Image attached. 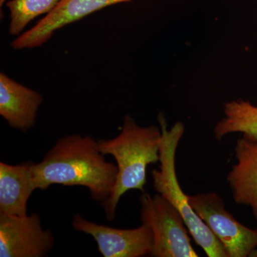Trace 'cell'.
<instances>
[{"label":"cell","mask_w":257,"mask_h":257,"mask_svg":"<svg viewBox=\"0 0 257 257\" xmlns=\"http://www.w3.org/2000/svg\"><path fill=\"white\" fill-rule=\"evenodd\" d=\"M161 138L160 127H143L126 115L119 135L111 140H98L101 153L114 157L117 167L110 195L101 203L108 221L114 220L118 203L125 193L131 189L145 192L147 167L160 162Z\"/></svg>","instance_id":"2"},{"label":"cell","mask_w":257,"mask_h":257,"mask_svg":"<svg viewBox=\"0 0 257 257\" xmlns=\"http://www.w3.org/2000/svg\"><path fill=\"white\" fill-rule=\"evenodd\" d=\"M162 138L160 141V170L152 171L153 185L158 194L167 199L180 213L196 243L209 257H229L220 241L197 215L179 185L176 170V153L183 137L184 124L175 123L168 130L165 115L158 116Z\"/></svg>","instance_id":"3"},{"label":"cell","mask_w":257,"mask_h":257,"mask_svg":"<svg viewBox=\"0 0 257 257\" xmlns=\"http://www.w3.org/2000/svg\"><path fill=\"white\" fill-rule=\"evenodd\" d=\"M224 117L214 127L217 140L239 133L245 138L257 140V106L249 101L237 99L224 104Z\"/></svg>","instance_id":"12"},{"label":"cell","mask_w":257,"mask_h":257,"mask_svg":"<svg viewBox=\"0 0 257 257\" xmlns=\"http://www.w3.org/2000/svg\"><path fill=\"white\" fill-rule=\"evenodd\" d=\"M189 204L220 241L229 257H247L257 248V229L236 220L215 192L188 196Z\"/></svg>","instance_id":"5"},{"label":"cell","mask_w":257,"mask_h":257,"mask_svg":"<svg viewBox=\"0 0 257 257\" xmlns=\"http://www.w3.org/2000/svg\"><path fill=\"white\" fill-rule=\"evenodd\" d=\"M32 161L19 165L0 162V214L28 215V202L35 190Z\"/></svg>","instance_id":"11"},{"label":"cell","mask_w":257,"mask_h":257,"mask_svg":"<svg viewBox=\"0 0 257 257\" xmlns=\"http://www.w3.org/2000/svg\"><path fill=\"white\" fill-rule=\"evenodd\" d=\"M42 101L40 92L0 73V115L12 128L24 133L31 130Z\"/></svg>","instance_id":"9"},{"label":"cell","mask_w":257,"mask_h":257,"mask_svg":"<svg viewBox=\"0 0 257 257\" xmlns=\"http://www.w3.org/2000/svg\"><path fill=\"white\" fill-rule=\"evenodd\" d=\"M133 0H62L55 9L11 43L14 50L34 49L45 45L57 30L111 5Z\"/></svg>","instance_id":"8"},{"label":"cell","mask_w":257,"mask_h":257,"mask_svg":"<svg viewBox=\"0 0 257 257\" xmlns=\"http://www.w3.org/2000/svg\"><path fill=\"white\" fill-rule=\"evenodd\" d=\"M249 257H257V248L251 253Z\"/></svg>","instance_id":"14"},{"label":"cell","mask_w":257,"mask_h":257,"mask_svg":"<svg viewBox=\"0 0 257 257\" xmlns=\"http://www.w3.org/2000/svg\"><path fill=\"white\" fill-rule=\"evenodd\" d=\"M143 224L151 228L155 257H197L191 245L189 231L183 217L160 194L152 197L146 192L140 198Z\"/></svg>","instance_id":"4"},{"label":"cell","mask_w":257,"mask_h":257,"mask_svg":"<svg viewBox=\"0 0 257 257\" xmlns=\"http://www.w3.org/2000/svg\"><path fill=\"white\" fill-rule=\"evenodd\" d=\"M104 155L92 137L70 135L60 139L41 162L32 165L35 190L53 184L82 186L89 189L93 200L104 202L117 175L116 165L106 162Z\"/></svg>","instance_id":"1"},{"label":"cell","mask_w":257,"mask_h":257,"mask_svg":"<svg viewBox=\"0 0 257 257\" xmlns=\"http://www.w3.org/2000/svg\"><path fill=\"white\" fill-rule=\"evenodd\" d=\"M72 225L76 231L92 236L104 257H141L151 255L153 249V233L147 224L135 229H116L92 222L77 214Z\"/></svg>","instance_id":"7"},{"label":"cell","mask_w":257,"mask_h":257,"mask_svg":"<svg viewBox=\"0 0 257 257\" xmlns=\"http://www.w3.org/2000/svg\"><path fill=\"white\" fill-rule=\"evenodd\" d=\"M55 246L50 229H43L37 213L0 214V256L44 257Z\"/></svg>","instance_id":"6"},{"label":"cell","mask_w":257,"mask_h":257,"mask_svg":"<svg viewBox=\"0 0 257 257\" xmlns=\"http://www.w3.org/2000/svg\"><path fill=\"white\" fill-rule=\"evenodd\" d=\"M62 0H10L6 3L10 11L8 32L18 37L32 20L50 14Z\"/></svg>","instance_id":"13"},{"label":"cell","mask_w":257,"mask_h":257,"mask_svg":"<svg viewBox=\"0 0 257 257\" xmlns=\"http://www.w3.org/2000/svg\"><path fill=\"white\" fill-rule=\"evenodd\" d=\"M235 164L227 176L234 202L248 206L257 221V140L241 137L235 147Z\"/></svg>","instance_id":"10"},{"label":"cell","mask_w":257,"mask_h":257,"mask_svg":"<svg viewBox=\"0 0 257 257\" xmlns=\"http://www.w3.org/2000/svg\"><path fill=\"white\" fill-rule=\"evenodd\" d=\"M8 0H0V8H3V5H4L5 3H7Z\"/></svg>","instance_id":"15"}]
</instances>
